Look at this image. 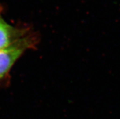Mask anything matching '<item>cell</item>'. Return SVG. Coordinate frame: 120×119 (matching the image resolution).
<instances>
[{
    "label": "cell",
    "instance_id": "6da1fadb",
    "mask_svg": "<svg viewBox=\"0 0 120 119\" xmlns=\"http://www.w3.org/2000/svg\"><path fill=\"white\" fill-rule=\"evenodd\" d=\"M34 40L27 35L9 48L0 51V80L8 75L15 62L27 49L33 46Z\"/></svg>",
    "mask_w": 120,
    "mask_h": 119
},
{
    "label": "cell",
    "instance_id": "7a4b0ae2",
    "mask_svg": "<svg viewBox=\"0 0 120 119\" xmlns=\"http://www.w3.org/2000/svg\"><path fill=\"white\" fill-rule=\"evenodd\" d=\"M26 36V31L14 27L5 21L0 6V51L14 46Z\"/></svg>",
    "mask_w": 120,
    "mask_h": 119
}]
</instances>
